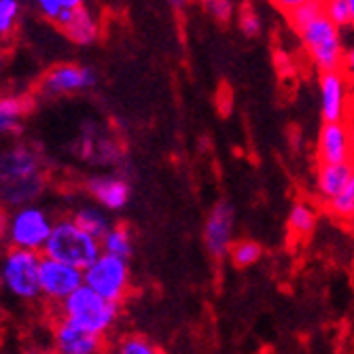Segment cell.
Returning a JSON list of instances; mask_svg holds the SVG:
<instances>
[{
  "label": "cell",
  "instance_id": "obj_1",
  "mask_svg": "<svg viewBox=\"0 0 354 354\" xmlns=\"http://www.w3.org/2000/svg\"><path fill=\"white\" fill-rule=\"evenodd\" d=\"M45 189L39 155L26 145L11 147L3 155V196L5 202L19 208L32 204Z\"/></svg>",
  "mask_w": 354,
  "mask_h": 354
},
{
  "label": "cell",
  "instance_id": "obj_2",
  "mask_svg": "<svg viewBox=\"0 0 354 354\" xmlns=\"http://www.w3.org/2000/svg\"><path fill=\"white\" fill-rule=\"evenodd\" d=\"M297 37L308 59L320 75L344 71L348 45L344 41L342 30L327 17V13H320L310 24H306L297 32Z\"/></svg>",
  "mask_w": 354,
  "mask_h": 354
},
{
  "label": "cell",
  "instance_id": "obj_3",
  "mask_svg": "<svg viewBox=\"0 0 354 354\" xmlns=\"http://www.w3.org/2000/svg\"><path fill=\"white\" fill-rule=\"evenodd\" d=\"M57 320L104 337L117 323L119 318V304H111L102 299L98 293H93L89 286H81L77 293H73L66 301L55 308Z\"/></svg>",
  "mask_w": 354,
  "mask_h": 354
},
{
  "label": "cell",
  "instance_id": "obj_4",
  "mask_svg": "<svg viewBox=\"0 0 354 354\" xmlns=\"http://www.w3.org/2000/svg\"><path fill=\"white\" fill-rule=\"evenodd\" d=\"M55 227V221L51 212L39 204H26L13 208L5 223H3V238L9 248L17 250H32L41 252L45 250L51 234Z\"/></svg>",
  "mask_w": 354,
  "mask_h": 354
},
{
  "label": "cell",
  "instance_id": "obj_5",
  "mask_svg": "<svg viewBox=\"0 0 354 354\" xmlns=\"http://www.w3.org/2000/svg\"><path fill=\"white\" fill-rule=\"evenodd\" d=\"M43 254L49 257V259L62 261L85 272L93 261L100 259L102 244L100 240H95L93 236L83 232L71 216H64L55 221L53 234Z\"/></svg>",
  "mask_w": 354,
  "mask_h": 354
},
{
  "label": "cell",
  "instance_id": "obj_6",
  "mask_svg": "<svg viewBox=\"0 0 354 354\" xmlns=\"http://www.w3.org/2000/svg\"><path fill=\"white\" fill-rule=\"evenodd\" d=\"M41 263L43 254L32 250L9 248L5 252L0 278L5 291L19 301H35L41 297Z\"/></svg>",
  "mask_w": 354,
  "mask_h": 354
},
{
  "label": "cell",
  "instance_id": "obj_7",
  "mask_svg": "<svg viewBox=\"0 0 354 354\" xmlns=\"http://www.w3.org/2000/svg\"><path fill=\"white\" fill-rule=\"evenodd\" d=\"M85 286L93 293H98L102 299L111 304H119L130 293V266L127 261L113 254H100L98 261H93L85 272Z\"/></svg>",
  "mask_w": 354,
  "mask_h": 354
},
{
  "label": "cell",
  "instance_id": "obj_8",
  "mask_svg": "<svg viewBox=\"0 0 354 354\" xmlns=\"http://www.w3.org/2000/svg\"><path fill=\"white\" fill-rule=\"evenodd\" d=\"M85 284V274L79 268L49 259L43 254L41 263V297H45L55 308L66 301L73 293Z\"/></svg>",
  "mask_w": 354,
  "mask_h": 354
},
{
  "label": "cell",
  "instance_id": "obj_9",
  "mask_svg": "<svg viewBox=\"0 0 354 354\" xmlns=\"http://www.w3.org/2000/svg\"><path fill=\"white\" fill-rule=\"evenodd\" d=\"M234 227H236V212L227 200H218L204 223V246L212 259L221 261L230 257L234 242Z\"/></svg>",
  "mask_w": 354,
  "mask_h": 354
},
{
  "label": "cell",
  "instance_id": "obj_10",
  "mask_svg": "<svg viewBox=\"0 0 354 354\" xmlns=\"http://www.w3.org/2000/svg\"><path fill=\"white\" fill-rule=\"evenodd\" d=\"M318 93L323 123H346L354 100H350V81L344 71L320 75Z\"/></svg>",
  "mask_w": 354,
  "mask_h": 354
},
{
  "label": "cell",
  "instance_id": "obj_11",
  "mask_svg": "<svg viewBox=\"0 0 354 354\" xmlns=\"http://www.w3.org/2000/svg\"><path fill=\"white\" fill-rule=\"evenodd\" d=\"M98 83L93 68L77 62H64L49 68L41 79V89L47 95H71L91 89Z\"/></svg>",
  "mask_w": 354,
  "mask_h": 354
},
{
  "label": "cell",
  "instance_id": "obj_12",
  "mask_svg": "<svg viewBox=\"0 0 354 354\" xmlns=\"http://www.w3.org/2000/svg\"><path fill=\"white\" fill-rule=\"evenodd\" d=\"M316 159L318 166L354 162L346 123H323L316 138Z\"/></svg>",
  "mask_w": 354,
  "mask_h": 354
},
{
  "label": "cell",
  "instance_id": "obj_13",
  "mask_svg": "<svg viewBox=\"0 0 354 354\" xmlns=\"http://www.w3.org/2000/svg\"><path fill=\"white\" fill-rule=\"evenodd\" d=\"M85 189L95 202V206H100L104 210L117 212L123 210L130 202L132 196V187L127 183L125 176L119 174H95L89 176L85 183Z\"/></svg>",
  "mask_w": 354,
  "mask_h": 354
},
{
  "label": "cell",
  "instance_id": "obj_14",
  "mask_svg": "<svg viewBox=\"0 0 354 354\" xmlns=\"http://www.w3.org/2000/svg\"><path fill=\"white\" fill-rule=\"evenodd\" d=\"M104 337L87 333L66 320L53 325V354H104Z\"/></svg>",
  "mask_w": 354,
  "mask_h": 354
},
{
  "label": "cell",
  "instance_id": "obj_15",
  "mask_svg": "<svg viewBox=\"0 0 354 354\" xmlns=\"http://www.w3.org/2000/svg\"><path fill=\"white\" fill-rule=\"evenodd\" d=\"M350 185H354V162L318 166L314 187H316V196L320 198L323 204L337 198L339 193H344Z\"/></svg>",
  "mask_w": 354,
  "mask_h": 354
},
{
  "label": "cell",
  "instance_id": "obj_16",
  "mask_svg": "<svg viewBox=\"0 0 354 354\" xmlns=\"http://www.w3.org/2000/svg\"><path fill=\"white\" fill-rule=\"evenodd\" d=\"M66 39H71L75 45H81V47H87V45H93L95 41L100 39V32H102V26H100V15L95 13L87 3H83L75 13L73 17L59 28Z\"/></svg>",
  "mask_w": 354,
  "mask_h": 354
},
{
  "label": "cell",
  "instance_id": "obj_17",
  "mask_svg": "<svg viewBox=\"0 0 354 354\" xmlns=\"http://www.w3.org/2000/svg\"><path fill=\"white\" fill-rule=\"evenodd\" d=\"M71 218L79 225V227L83 230V232H87L89 236H93L95 240H104V236L115 227V223L109 218V214H106V210L104 208H100V206H93V204H83V206H79L73 214H71Z\"/></svg>",
  "mask_w": 354,
  "mask_h": 354
},
{
  "label": "cell",
  "instance_id": "obj_18",
  "mask_svg": "<svg viewBox=\"0 0 354 354\" xmlns=\"http://www.w3.org/2000/svg\"><path fill=\"white\" fill-rule=\"evenodd\" d=\"M32 109V100L28 95L7 93L0 100V130L3 134H17L21 130V121Z\"/></svg>",
  "mask_w": 354,
  "mask_h": 354
},
{
  "label": "cell",
  "instance_id": "obj_19",
  "mask_svg": "<svg viewBox=\"0 0 354 354\" xmlns=\"http://www.w3.org/2000/svg\"><path fill=\"white\" fill-rule=\"evenodd\" d=\"M100 244H102L104 254L119 257L123 261H127L134 254V236L130 227H125V225H115Z\"/></svg>",
  "mask_w": 354,
  "mask_h": 354
},
{
  "label": "cell",
  "instance_id": "obj_20",
  "mask_svg": "<svg viewBox=\"0 0 354 354\" xmlns=\"http://www.w3.org/2000/svg\"><path fill=\"white\" fill-rule=\"evenodd\" d=\"M81 5H83V0H39L35 7L43 19L62 28Z\"/></svg>",
  "mask_w": 354,
  "mask_h": 354
},
{
  "label": "cell",
  "instance_id": "obj_21",
  "mask_svg": "<svg viewBox=\"0 0 354 354\" xmlns=\"http://www.w3.org/2000/svg\"><path fill=\"white\" fill-rule=\"evenodd\" d=\"M318 223V212L310 202H295L288 210V230L295 236H310Z\"/></svg>",
  "mask_w": 354,
  "mask_h": 354
},
{
  "label": "cell",
  "instance_id": "obj_22",
  "mask_svg": "<svg viewBox=\"0 0 354 354\" xmlns=\"http://www.w3.org/2000/svg\"><path fill=\"white\" fill-rule=\"evenodd\" d=\"M109 354H164L162 348H157L149 337L140 335V333H130L119 337L113 346Z\"/></svg>",
  "mask_w": 354,
  "mask_h": 354
},
{
  "label": "cell",
  "instance_id": "obj_23",
  "mask_svg": "<svg viewBox=\"0 0 354 354\" xmlns=\"http://www.w3.org/2000/svg\"><path fill=\"white\" fill-rule=\"evenodd\" d=\"M261 257H263V246L254 240H238L230 250V261L238 270L254 266Z\"/></svg>",
  "mask_w": 354,
  "mask_h": 354
},
{
  "label": "cell",
  "instance_id": "obj_24",
  "mask_svg": "<svg viewBox=\"0 0 354 354\" xmlns=\"http://www.w3.org/2000/svg\"><path fill=\"white\" fill-rule=\"evenodd\" d=\"M320 13H325V3H318V0H299L297 7L286 15V21L295 32H299L306 24H310Z\"/></svg>",
  "mask_w": 354,
  "mask_h": 354
},
{
  "label": "cell",
  "instance_id": "obj_25",
  "mask_svg": "<svg viewBox=\"0 0 354 354\" xmlns=\"http://www.w3.org/2000/svg\"><path fill=\"white\" fill-rule=\"evenodd\" d=\"M327 212L331 216H335L337 221L344 223H352L354 221V185H350L344 193H339L337 198L329 200L325 204Z\"/></svg>",
  "mask_w": 354,
  "mask_h": 354
},
{
  "label": "cell",
  "instance_id": "obj_26",
  "mask_svg": "<svg viewBox=\"0 0 354 354\" xmlns=\"http://www.w3.org/2000/svg\"><path fill=\"white\" fill-rule=\"evenodd\" d=\"M21 15V3L17 0H0V37L7 39L15 30Z\"/></svg>",
  "mask_w": 354,
  "mask_h": 354
},
{
  "label": "cell",
  "instance_id": "obj_27",
  "mask_svg": "<svg viewBox=\"0 0 354 354\" xmlns=\"http://www.w3.org/2000/svg\"><path fill=\"white\" fill-rule=\"evenodd\" d=\"M238 26L242 30V35L246 39H257L263 32V21L259 17V13H257L252 7L244 5L242 11H240V17H238Z\"/></svg>",
  "mask_w": 354,
  "mask_h": 354
},
{
  "label": "cell",
  "instance_id": "obj_28",
  "mask_svg": "<svg viewBox=\"0 0 354 354\" xmlns=\"http://www.w3.org/2000/svg\"><path fill=\"white\" fill-rule=\"evenodd\" d=\"M325 13H327V17H329L339 30L352 26L350 0H327V3H325Z\"/></svg>",
  "mask_w": 354,
  "mask_h": 354
},
{
  "label": "cell",
  "instance_id": "obj_29",
  "mask_svg": "<svg viewBox=\"0 0 354 354\" xmlns=\"http://www.w3.org/2000/svg\"><path fill=\"white\" fill-rule=\"evenodd\" d=\"M204 9L208 11V15L218 21V24H227L232 21L234 13H236V5L230 3V0H208L204 3Z\"/></svg>",
  "mask_w": 354,
  "mask_h": 354
},
{
  "label": "cell",
  "instance_id": "obj_30",
  "mask_svg": "<svg viewBox=\"0 0 354 354\" xmlns=\"http://www.w3.org/2000/svg\"><path fill=\"white\" fill-rule=\"evenodd\" d=\"M121 151L117 147V142L113 140H98V145H95V157L93 159H98V162L102 164H115L117 159H119Z\"/></svg>",
  "mask_w": 354,
  "mask_h": 354
},
{
  "label": "cell",
  "instance_id": "obj_31",
  "mask_svg": "<svg viewBox=\"0 0 354 354\" xmlns=\"http://www.w3.org/2000/svg\"><path fill=\"white\" fill-rule=\"evenodd\" d=\"M344 75L348 77L350 85H354V39L346 47V59H344Z\"/></svg>",
  "mask_w": 354,
  "mask_h": 354
},
{
  "label": "cell",
  "instance_id": "obj_32",
  "mask_svg": "<svg viewBox=\"0 0 354 354\" xmlns=\"http://www.w3.org/2000/svg\"><path fill=\"white\" fill-rule=\"evenodd\" d=\"M276 62H278V71H280V75H291L293 66H291V59H288V55L278 53V55H276Z\"/></svg>",
  "mask_w": 354,
  "mask_h": 354
},
{
  "label": "cell",
  "instance_id": "obj_33",
  "mask_svg": "<svg viewBox=\"0 0 354 354\" xmlns=\"http://www.w3.org/2000/svg\"><path fill=\"white\" fill-rule=\"evenodd\" d=\"M346 125H348V134H350V145H352V157H354V104H352V111L346 119Z\"/></svg>",
  "mask_w": 354,
  "mask_h": 354
},
{
  "label": "cell",
  "instance_id": "obj_34",
  "mask_svg": "<svg viewBox=\"0 0 354 354\" xmlns=\"http://www.w3.org/2000/svg\"><path fill=\"white\" fill-rule=\"evenodd\" d=\"M21 354H49V352H45V350H41V348H26Z\"/></svg>",
  "mask_w": 354,
  "mask_h": 354
},
{
  "label": "cell",
  "instance_id": "obj_35",
  "mask_svg": "<svg viewBox=\"0 0 354 354\" xmlns=\"http://www.w3.org/2000/svg\"><path fill=\"white\" fill-rule=\"evenodd\" d=\"M350 15H352V28H354V0H350Z\"/></svg>",
  "mask_w": 354,
  "mask_h": 354
}]
</instances>
